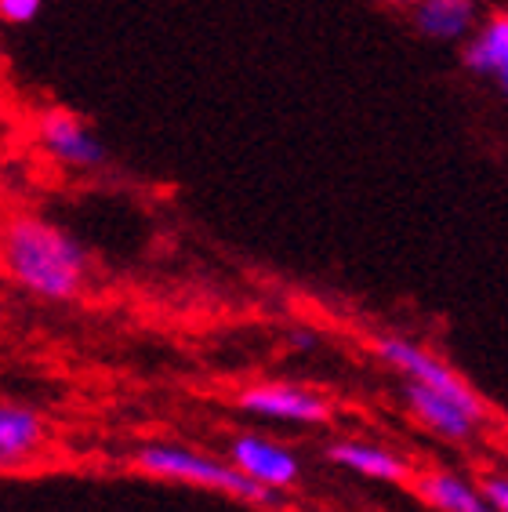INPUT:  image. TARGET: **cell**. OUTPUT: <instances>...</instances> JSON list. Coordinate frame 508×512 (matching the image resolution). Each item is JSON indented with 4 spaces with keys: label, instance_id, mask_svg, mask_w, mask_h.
Here are the masks:
<instances>
[{
    "label": "cell",
    "instance_id": "obj_1",
    "mask_svg": "<svg viewBox=\"0 0 508 512\" xmlns=\"http://www.w3.org/2000/svg\"><path fill=\"white\" fill-rule=\"evenodd\" d=\"M0 262L15 284L48 302L77 298L88 284V251L59 222L40 215H15L4 222Z\"/></svg>",
    "mask_w": 508,
    "mask_h": 512
},
{
    "label": "cell",
    "instance_id": "obj_2",
    "mask_svg": "<svg viewBox=\"0 0 508 512\" xmlns=\"http://www.w3.org/2000/svg\"><path fill=\"white\" fill-rule=\"evenodd\" d=\"M131 462L149 476L160 480H175L186 487H200V491L229 494L236 502H254V505H273L276 494L262 483H254L247 473H240L229 458H215V454L193 451L182 444H146L138 447Z\"/></svg>",
    "mask_w": 508,
    "mask_h": 512
},
{
    "label": "cell",
    "instance_id": "obj_3",
    "mask_svg": "<svg viewBox=\"0 0 508 512\" xmlns=\"http://www.w3.org/2000/svg\"><path fill=\"white\" fill-rule=\"evenodd\" d=\"M403 404L425 433L447 444H469L487 422V407L476 393H443L432 385L403 382Z\"/></svg>",
    "mask_w": 508,
    "mask_h": 512
},
{
    "label": "cell",
    "instance_id": "obj_4",
    "mask_svg": "<svg viewBox=\"0 0 508 512\" xmlns=\"http://www.w3.org/2000/svg\"><path fill=\"white\" fill-rule=\"evenodd\" d=\"M37 142L59 168L95 171L106 164V142L88 120L69 109H44L37 117Z\"/></svg>",
    "mask_w": 508,
    "mask_h": 512
},
{
    "label": "cell",
    "instance_id": "obj_5",
    "mask_svg": "<svg viewBox=\"0 0 508 512\" xmlns=\"http://www.w3.org/2000/svg\"><path fill=\"white\" fill-rule=\"evenodd\" d=\"M240 411L265 418V422H291V425H323L331 418V400L316 389L287 382H262L251 385L236 396Z\"/></svg>",
    "mask_w": 508,
    "mask_h": 512
},
{
    "label": "cell",
    "instance_id": "obj_6",
    "mask_svg": "<svg viewBox=\"0 0 508 512\" xmlns=\"http://www.w3.org/2000/svg\"><path fill=\"white\" fill-rule=\"evenodd\" d=\"M374 356H378L381 367H389L392 375H400L403 382L432 385V389H443V393H472L469 382L447 360H440L432 349H425L414 338L378 335L374 338Z\"/></svg>",
    "mask_w": 508,
    "mask_h": 512
},
{
    "label": "cell",
    "instance_id": "obj_7",
    "mask_svg": "<svg viewBox=\"0 0 508 512\" xmlns=\"http://www.w3.org/2000/svg\"><path fill=\"white\" fill-rule=\"evenodd\" d=\"M225 458H229L240 473L251 476L254 483L269 487L273 494L291 491L294 483L302 480V462H298V454H294L291 447L269 440V436H258V433L233 436V444H229V454H225Z\"/></svg>",
    "mask_w": 508,
    "mask_h": 512
},
{
    "label": "cell",
    "instance_id": "obj_8",
    "mask_svg": "<svg viewBox=\"0 0 508 512\" xmlns=\"http://www.w3.org/2000/svg\"><path fill=\"white\" fill-rule=\"evenodd\" d=\"M461 59L472 77L483 80L490 91H498L508 102V8L483 15L479 30L465 40Z\"/></svg>",
    "mask_w": 508,
    "mask_h": 512
},
{
    "label": "cell",
    "instance_id": "obj_9",
    "mask_svg": "<svg viewBox=\"0 0 508 512\" xmlns=\"http://www.w3.org/2000/svg\"><path fill=\"white\" fill-rule=\"evenodd\" d=\"M483 15L487 11L479 0H418L407 11L418 37H425L429 44H454V48H465V40L479 30Z\"/></svg>",
    "mask_w": 508,
    "mask_h": 512
},
{
    "label": "cell",
    "instance_id": "obj_10",
    "mask_svg": "<svg viewBox=\"0 0 508 512\" xmlns=\"http://www.w3.org/2000/svg\"><path fill=\"white\" fill-rule=\"evenodd\" d=\"M411 483L436 512H498L490 505L483 483L454 473V469H443V465L418 469Z\"/></svg>",
    "mask_w": 508,
    "mask_h": 512
},
{
    "label": "cell",
    "instance_id": "obj_11",
    "mask_svg": "<svg viewBox=\"0 0 508 512\" xmlns=\"http://www.w3.org/2000/svg\"><path fill=\"white\" fill-rule=\"evenodd\" d=\"M327 458L349 469V473L381 483H411L414 473H418L400 451H392L385 444H371V440H334L327 447Z\"/></svg>",
    "mask_w": 508,
    "mask_h": 512
},
{
    "label": "cell",
    "instance_id": "obj_12",
    "mask_svg": "<svg viewBox=\"0 0 508 512\" xmlns=\"http://www.w3.org/2000/svg\"><path fill=\"white\" fill-rule=\"evenodd\" d=\"M44 444V422L37 411L15 404H0V469L26 465Z\"/></svg>",
    "mask_w": 508,
    "mask_h": 512
},
{
    "label": "cell",
    "instance_id": "obj_13",
    "mask_svg": "<svg viewBox=\"0 0 508 512\" xmlns=\"http://www.w3.org/2000/svg\"><path fill=\"white\" fill-rule=\"evenodd\" d=\"M44 8V0H0V22L8 26H26L33 22Z\"/></svg>",
    "mask_w": 508,
    "mask_h": 512
},
{
    "label": "cell",
    "instance_id": "obj_14",
    "mask_svg": "<svg viewBox=\"0 0 508 512\" xmlns=\"http://www.w3.org/2000/svg\"><path fill=\"white\" fill-rule=\"evenodd\" d=\"M479 483H483L490 505L498 512H508V473H487Z\"/></svg>",
    "mask_w": 508,
    "mask_h": 512
},
{
    "label": "cell",
    "instance_id": "obj_15",
    "mask_svg": "<svg viewBox=\"0 0 508 512\" xmlns=\"http://www.w3.org/2000/svg\"><path fill=\"white\" fill-rule=\"evenodd\" d=\"M381 8H389V11H400V15H407V11L418 4V0H378Z\"/></svg>",
    "mask_w": 508,
    "mask_h": 512
}]
</instances>
